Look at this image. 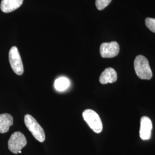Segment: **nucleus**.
Listing matches in <instances>:
<instances>
[{"mask_svg": "<svg viewBox=\"0 0 155 155\" xmlns=\"http://www.w3.org/2000/svg\"><path fill=\"white\" fill-rule=\"evenodd\" d=\"M134 70L138 77L141 79L150 80L152 77V72L148 59L143 55H138L134 61Z\"/></svg>", "mask_w": 155, "mask_h": 155, "instance_id": "obj_1", "label": "nucleus"}, {"mask_svg": "<svg viewBox=\"0 0 155 155\" xmlns=\"http://www.w3.org/2000/svg\"><path fill=\"white\" fill-rule=\"evenodd\" d=\"M24 123L35 139L40 143L45 141V136L44 129L33 117L26 114L24 117Z\"/></svg>", "mask_w": 155, "mask_h": 155, "instance_id": "obj_2", "label": "nucleus"}, {"mask_svg": "<svg viewBox=\"0 0 155 155\" xmlns=\"http://www.w3.org/2000/svg\"><path fill=\"white\" fill-rule=\"evenodd\" d=\"M84 120L88 124L95 133H100L103 129L102 122L99 115L95 111L91 109H86L82 114Z\"/></svg>", "mask_w": 155, "mask_h": 155, "instance_id": "obj_3", "label": "nucleus"}, {"mask_svg": "<svg viewBox=\"0 0 155 155\" xmlns=\"http://www.w3.org/2000/svg\"><path fill=\"white\" fill-rule=\"evenodd\" d=\"M27 144V139L24 134L20 132H16L12 134L8 141V148L12 153L17 154Z\"/></svg>", "mask_w": 155, "mask_h": 155, "instance_id": "obj_4", "label": "nucleus"}, {"mask_svg": "<svg viewBox=\"0 0 155 155\" xmlns=\"http://www.w3.org/2000/svg\"><path fill=\"white\" fill-rule=\"evenodd\" d=\"M9 61L13 71L18 75L24 72V66L18 50L16 47H12L9 52Z\"/></svg>", "mask_w": 155, "mask_h": 155, "instance_id": "obj_5", "label": "nucleus"}, {"mask_svg": "<svg viewBox=\"0 0 155 155\" xmlns=\"http://www.w3.org/2000/svg\"><path fill=\"white\" fill-rule=\"evenodd\" d=\"M120 52V45L116 41L104 43L100 46V54L104 58H111L116 56Z\"/></svg>", "mask_w": 155, "mask_h": 155, "instance_id": "obj_6", "label": "nucleus"}, {"mask_svg": "<svg viewBox=\"0 0 155 155\" xmlns=\"http://www.w3.org/2000/svg\"><path fill=\"white\" fill-rule=\"evenodd\" d=\"M152 123L148 117H141L140 121V137L143 140H148L151 137Z\"/></svg>", "mask_w": 155, "mask_h": 155, "instance_id": "obj_7", "label": "nucleus"}, {"mask_svg": "<svg viewBox=\"0 0 155 155\" xmlns=\"http://www.w3.org/2000/svg\"><path fill=\"white\" fill-rule=\"evenodd\" d=\"M117 79V74L113 68L109 67L102 72L100 77V83L102 84L115 82Z\"/></svg>", "mask_w": 155, "mask_h": 155, "instance_id": "obj_8", "label": "nucleus"}, {"mask_svg": "<svg viewBox=\"0 0 155 155\" xmlns=\"http://www.w3.org/2000/svg\"><path fill=\"white\" fill-rule=\"evenodd\" d=\"M23 0H2L1 10L4 13H9L15 11L22 5Z\"/></svg>", "mask_w": 155, "mask_h": 155, "instance_id": "obj_9", "label": "nucleus"}, {"mask_svg": "<svg viewBox=\"0 0 155 155\" xmlns=\"http://www.w3.org/2000/svg\"><path fill=\"white\" fill-rule=\"evenodd\" d=\"M13 124V118L8 113L0 114V133L8 132L9 127Z\"/></svg>", "mask_w": 155, "mask_h": 155, "instance_id": "obj_10", "label": "nucleus"}, {"mask_svg": "<svg viewBox=\"0 0 155 155\" xmlns=\"http://www.w3.org/2000/svg\"><path fill=\"white\" fill-rule=\"evenodd\" d=\"M70 86V81L66 77H60L56 79L54 83V87L56 90L63 91L66 90Z\"/></svg>", "mask_w": 155, "mask_h": 155, "instance_id": "obj_11", "label": "nucleus"}, {"mask_svg": "<svg viewBox=\"0 0 155 155\" xmlns=\"http://www.w3.org/2000/svg\"><path fill=\"white\" fill-rule=\"evenodd\" d=\"M111 0H96L95 5L97 8L101 11L105 9L111 2Z\"/></svg>", "mask_w": 155, "mask_h": 155, "instance_id": "obj_12", "label": "nucleus"}, {"mask_svg": "<svg viewBox=\"0 0 155 155\" xmlns=\"http://www.w3.org/2000/svg\"><path fill=\"white\" fill-rule=\"evenodd\" d=\"M145 25L150 31L155 33V18H147L145 19Z\"/></svg>", "mask_w": 155, "mask_h": 155, "instance_id": "obj_13", "label": "nucleus"}]
</instances>
